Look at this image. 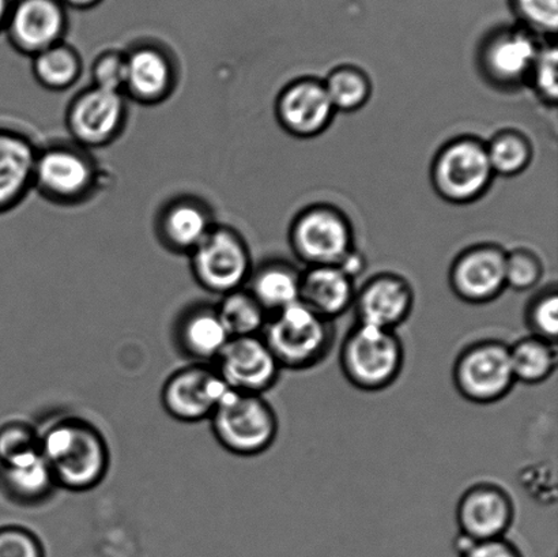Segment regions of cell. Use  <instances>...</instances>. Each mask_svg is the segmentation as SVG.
I'll return each mask as SVG.
<instances>
[{"label":"cell","instance_id":"33","mask_svg":"<svg viewBox=\"0 0 558 557\" xmlns=\"http://www.w3.org/2000/svg\"><path fill=\"white\" fill-rule=\"evenodd\" d=\"M544 276V267L537 255L530 250L507 253L506 286L517 292L532 291Z\"/></svg>","mask_w":558,"mask_h":557},{"label":"cell","instance_id":"23","mask_svg":"<svg viewBox=\"0 0 558 557\" xmlns=\"http://www.w3.org/2000/svg\"><path fill=\"white\" fill-rule=\"evenodd\" d=\"M179 347L196 363H215L231 336L223 326L216 307L195 305L185 311L177 329Z\"/></svg>","mask_w":558,"mask_h":557},{"label":"cell","instance_id":"9","mask_svg":"<svg viewBox=\"0 0 558 557\" xmlns=\"http://www.w3.org/2000/svg\"><path fill=\"white\" fill-rule=\"evenodd\" d=\"M290 245L308 267L339 266L354 250L352 223L337 207H306L290 227Z\"/></svg>","mask_w":558,"mask_h":557},{"label":"cell","instance_id":"31","mask_svg":"<svg viewBox=\"0 0 558 557\" xmlns=\"http://www.w3.org/2000/svg\"><path fill=\"white\" fill-rule=\"evenodd\" d=\"M524 324L530 335L555 342L558 336V292L556 288L546 289L530 300L524 311Z\"/></svg>","mask_w":558,"mask_h":557},{"label":"cell","instance_id":"28","mask_svg":"<svg viewBox=\"0 0 558 557\" xmlns=\"http://www.w3.org/2000/svg\"><path fill=\"white\" fill-rule=\"evenodd\" d=\"M216 310L231 338L260 336L269 319V314L245 288L222 296Z\"/></svg>","mask_w":558,"mask_h":557},{"label":"cell","instance_id":"29","mask_svg":"<svg viewBox=\"0 0 558 557\" xmlns=\"http://www.w3.org/2000/svg\"><path fill=\"white\" fill-rule=\"evenodd\" d=\"M486 152L494 173L506 178L526 171L533 160V146L527 136L513 130L495 135L486 145Z\"/></svg>","mask_w":558,"mask_h":557},{"label":"cell","instance_id":"4","mask_svg":"<svg viewBox=\"0 0 558 557\" xmlns=\"http://www.w3.org/2000/svg\"><path fill=\"white\" fill-rule=\"evenodd\" d=\"M209 420L218 444L234 456L264 455L277 440L278 416L264 396L229 390Z\"/></svg>","mask_w":558,"mask_h":557},{"label":"cell","instance_id":"32","mask_svg":"<svg viewBox=\"0 0 558 557\" xmlns=\"http://www.w3.org/2000/svg\"><path fill=\"white\" fill-rule=\"evenodd\" d=\"M524 29L535 36H555L558 29V0H512Z\"/></svg>","mask_w":558,"mask_h":557},{"label":"cell","instance_id":"24","mask_svg":"<svg viewBox=\"0 0 558 557\" xmlns=\"http://www.w3.org/2000/svg\"><path fill=\"white\" fill-rule=\"evenodd\" d=\"M0 482L10 499L25 506L41 504L58 488L40 450L0 467Z\"/></svg>","mask_w":558,"mask_h":557},{"label":"cell","instance_id":"1","mask_svg":"<svg viewBox=\"0 0 558 557\" xmlns=\"http://www.w3.org/2000/svg\"><path fill=\"white\" fill-rule=\"evenodd\" d=\"M38 435L41 455L58 488L86 493L106 479L108 445L95 425L80 417H62Z\"/></svg>","mask_w":558,"mask_h":557},{"label":"cell","instance_id":"37","mask_svg":"<svg viewBox=\"0 0 558 557\" xmlns=\"http://www.w3.org/2000/svg\"><path fill=\"white\" fill-rule=\"evenodd\" d=\"M0 557H46L40 538L22 526L0 528Z\"/></svg>","mask_w":558,"mask_h":557},{"label":"cell","instance_id":"7","mask_svg":"<svg viewBox=\"0 0 558 557\" xmlns=\"http://www.w3.org/2000/svg\"><path fill=\"white\" fill-rule=\"evenodd\" d=\"M189 256L196 283L221 298L245 288L254 270L242 234L218 223Z\"/></svg>","mask_w":558,"mask_h":557},{"label":"cell","instance_id":"22","mask_svg":"<svg viewBox=\"0 0 558 557\" xmlns=\"http://www.w3.org/2000/svg\"><path fill=\"white\" fill-rule=\"evenodd\" d=\"M354 280L338 266L308 267L301 273L300 300L315 314L333 322L353 307Z\"/></svg>","mask_w":558,"mask_h":557},{"label":"cell","instance_id":"11","mask_svg":"<svg viewBox=\"0 0 558 557\" xmlns=\"http://www.w3.org/2000/svg\"><path fill=\"white\" fill-rule=\"evenodd\" d=\"M543 44L524 27H501L485 38L478 52L481 73L502 90L526 84Z\"/></svg>","mask_w":558,"mask_h":557},{"label":"cell","instance_id":"27","mask_svg":"<svg viewBox=\"0 0 558 557\" xmlns=\"http://www.w3.org/2000/svg\"><path fill=\"white\" fill-rule=\"evenodd\" d=\"M84 63L78 51L64 41L44 49L32 58L37 84L51 92H65L80 81Z\"/></svg>","mask_w":558,"mask_h":557},{"label":"cell","instance_id":"18","mask_svg":"<svg viewBox=\"0 0 558 557\" xmlns=\"http://www.w3.org/2000/svg\"><path fill=\"white\" fill-rule=\"evenodd\" d=\"M4 29L11 46L33 58L63 41L64 13L53 0H22L10 10Z\"/></svg>","mask_w":558,"mask_h":557},{"label":"cell","instance_id":"10","mask_svg":"<svg viewBox=\"0 0 558 557\" xmlns=\"http://www.w3.org/2000/svg\"><path fill=\"white\" fill-rule=\"evenodd\" d=\"M129 98L90 85L71 100L65 125L76 146L98 149L111 145L128 123Z\"/></svg>","mask_w":558,"mask_h":557},{"label":"cell","instance_id":"6","mask_svg":"<svg viewBox=\"0 0 558 557\" xmlns=\"http://www.w3.org/2000/svg\"><path fill=\"white\" fill-rule=\"evenodd\" d=\"M494 178L486 145L473 136L448 142L437 153L432 166L436 193L456 205L483 198Z\"/></svg>","mask_w":558,"mask_h":557},{"label":"cell","instance_id":"36","mask_svg":"<svg viewBox=\"0 0 558 557\" xmlns=\"http://www.w3.org/2000/svg\"><path fill=\"white\" fill-rule=\"evenodd\" d=\"M124 84L125 52L108 51L98 55L92 64V85L124 95Z\"/></svg>","mask_w":558,"mask_h":557},{"label":"cell","instance_id":"40","mask_svg":"<svg viewBox=\"0 0 558 557\" xmlns=\"http://www.w3.org/2000/svg\"><path fill=\"white\" fill-rule=\"evenodd\" d=\"M10 13L9 0H0V31L4 29Z\"/></svg>","mask_w":558,"mask_h":557},{"label":"cell","instance_id":"13","mask_svg":"<svg viewBox=\"0 0 558 557\" xmlns=\"http://www.w3.org/2000/svg\"><path fill=\"white\" fill-rule=\"evenodd\" d=\"M213 365L229 389L256 396L271 390L282 371L262 336L231 338Z\"/></svg>","mask_w":558,"mask_h":557},{"label":"cell","instance_id":"25","mask_svg":"<svg viewBox=\"0 0 558 557\" xmlns=\"http://www.w3.org/2000/svg\"><path fill=\"white\" fill-rule=\"evenodd\" d=\"M301 273L283 262H267L253 270L247 291L269 316L300 300Z\"/></svg>","mask_w":558,"mask_h":557},{"label":"cell","instance_id":"38","mask_svg":"<svg viewBox=\"0 0 558 557\" xmlns=\"http://www.w3.org/2000/svg\"><path fill=\"white\" fill-rule=\"evenodd\" d=\"M459 557H524L521 549L506 537L473 543Z\"/></svg>","mask_w":558,"mask_h":557},{"label":"cell","instance_id":"41","mask_svg":"<svg viewBox=\"0 0 558 557\" xmlns=\"http://www.w3.org/2000/svg\"><path fill=\"white\" fill-rule=\"evenodd\" d=\"M69 2L75 5H89L93 2H96V0H69Z\"/></svg>","mask_w":558,"mask_h":557},{"label":"cell","instance_id":"14","mask_svg":"<svg viewBox=\"0 0 558 557\" xmlns=\"http://www.w3.org/2000/svg\"><path fill=\"white\" fill-rule=\"evenodd\" d=\"M515 516L512 496L495 483L472 485L464 491L457 505L459 534L473 543L506 537Z\"/></svg>","mask_w":558,"mask_h":557},{"label":"cell","instance_id":"2","mask_svg":"<svg viewBox=\"0 0 558 557\" xmlns=\"http://www.w3.org/2000/svg\"><path fill=\"white\" fill-rule=\"evenodd\" d=\"M260 336L282 370L306 371L317 367L331 353L336 327L298 302L271 314Z\"/></svg>","mask_w":558,"mask_h":557},{"label":"cell","instance_id":"17","mask_svg":"<svg viewBox=\"0 0 558 557\" xmlns=\"http://www.w3.org/2000/svg\"><path fill=\"white\" fill-rule=\"evenodd\" d=\"M414 291L403 277L383 273L355 292L353 308L357 324L397 331L414 308Z\"/></svg>","mask_w":558,"mask_h":557},{"label":"cell","instance_id":"3","mask_svg":"<svg viewBox=\"0 0 558 557\" xmlns=\"http://www.w3.org/2000/svg\"><path fill=\"white\" fill-rule=\"evenodd\" d=\"M404 365V347L397 331L357 324L339 351V367L355 389L377 392L396 384Z\"/></svg>","mask_w":558,"mask_h":557},{"label":"cell","instance_id":"20","mask_svg":"<svg viewBox=\"0 0 558 557\" xmlns=\"http://www.w3.org/2000/svg\"><path fill=\"white\" fill-rule=\"evenodd\" d=\"M215 227V216L205 202L194 196H179L158 213L156 233L171 253L190 255Z\"/></svg>","mask_w":558,"mask_h":557},{"label":"cell","instance_id":"35","mask_svg":"<svg viewBox=\"0 0 558 557\" xmlns=\"http://www.w3.org/2000/svg\"><path fill=\"white\" fill-rule=\"evenodd\" d=\"M40 450V435L32 425L13 422L0 427V467Z\"/></svg>","mask_w":558,"mask_h":557},{"label":"cell","instance_id":"30","mask_svg":"<svg viewBox=\"0 0 558 557\" xmlns=\"http://www.w3.org/2000/svg\"><path fill=\"white\" fill-rule=\"evenodd\" d=\"M323 84L336 112L359 111L368 102L372 95L368 76L352 65H341L332 70Z\"/></svg>","mask_w":558,"mask_h":557},{"label":"cell","instance_id":"34","mask_svg":"<svg viewBox=\"0 0 558 557\" xmlns=\"http://www.w3.org/2000/svg\"><path fill=\"white\" fill-rule=\"evenodd\" d=\"M529 82L541 100L548 106L556 107L558 100V51L555 44L541 46Z\"/></svg>","mask_w":558,"mask_h":557},{"label":"cell","instance_id":"26","mask_svg":"<svg viewBox=\"0 0 558 557\" xmlns=\"http://www.w3.org/2000/svg\"><path fill=\"white\" fill-rule=\"evenodd\" d=\"M512 373L517 385L537 386L549 380L557 370V346L529 335L510 346Z\"/></svg>","mask_w":558,"mask_h":557},{"label":"cell","instance_id":"16","mask_svg":"<svg viewBox=\"0 0 558 557\" xmlns=\"http://www.w3.org/2000/svg\"><path fill=\"white\" fill-rule=\"evenodd\" d=\"M276 113L279 124L290 135L314 138L331 124L336 109L323 82L303 78L279 93Z\"/></svg>","mask_w":558,"mask_h":557},{"label":"cell","instance_id":"39","mask_svg":"<svg viewBox=\"0 0 558 557\" xmlns=\"http://www.w3.org/2000/svg\"><path fill=\"white\" fill-rule=\"evenodd\" d=\"M338 267H341L342 271L347 273L352 280H355V278L363 275L365 270L364 256L357 253L354 249Z\"/></svg>","mask_w":558,"mask_h":557},{"label":"cell","instance_id":"12","mask_svg":"<svg viewBox=\"0 0 558 557\" xmlns=\"http://www.w3.org/2000/svg\"><path fill=\"white\" fill-rule=\"evenodd\" d=\"M229 390L215 365L195 363L169 376L161 402L174 420L198 423L213 416Z\"/></svg>","mask_w":558,"mask_h":557},{"label":"cell","instance_id":"15","mask_svg":"<svg viewBox=\"0 0 558 557\" xmlns=\"http://www.w3.org/2000/svg\"><path fill=\"white\" fill-rule=\"evenodd\" d=\"M505 250L495 244H480L463 251L450 270V287L468 304L495 302L506 291Z\"/></svg>","mask_w":558,"mask_h":557},{"label":"cell","instance_id":"5","mask_svg":"<svg viewBox=\"0 0 558 557\" xmlns=\"http://www.w3.org/2000/svg\"><path fill=\"white\" fill-rule=\"evenodd\" d=\"M452 380L459 396L475 405L505 400L517 386L510 346L496 338L470 343L453 363Z\"/></svg>","mask_w":558,"mask_h":557},{"label":"cell","instance_id":"19","mask_svg":"<svg viewBox=\"0 0 558 557\" xmlns=\"http://www.w3.org/2000/svg\"><path fill=\"white\" fill-rule=\"evenodd\" d=\"M177 84V64L163 49L145 44L125 52V97L156 106L171 97Z\"/></svg>","mask_w":558,"mask_h":557},{"label":"cell","instance_id":"21","mask_svg":"<svg viewBox=\"0 0 558 557\" xmlns=\"http://www.w3.org/2000/svg\"><path fill=\"white\" fill-rule=\"evenodd\" d=\"M37 153L29 136L0 128V215L13 210L33 190Z\"/></svg>","mask_w":558,"mask_h":557},{"label":"cell","instance_id":"8","mask_svg":"<svg viewBox=\"0 0 558 557\" xmlns=\"http://www.w3.org/2000/svg\"><path fill=\"white\" fill-rule=\"evenodd\" d=\"M98 168L80 146L52 145L38 149L33 190L52 204L78 205L98 187Z\"/></svg>","mask_w":558,"mask_h":557}]
</instances>
